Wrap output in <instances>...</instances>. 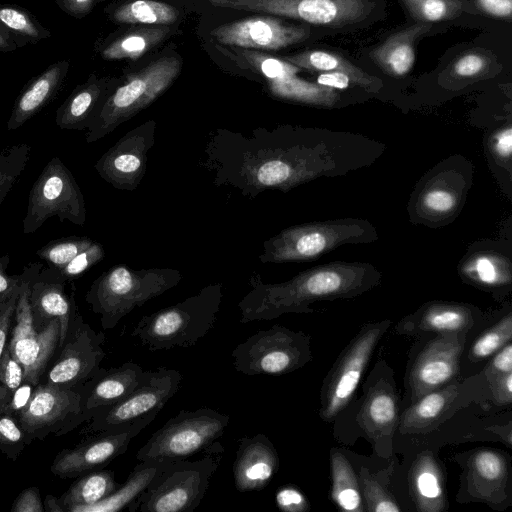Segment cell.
<instances>
[{
	"instance_id": "5b68a950",
	"label": "cell",
	"mask_w": 512,
	"mask_h": 512,
	"mask_svg": "<svg viewBox=\"0 0 512 512\" xmlns=\"http://www.w3.org/2000/svg\"><path fill=\"white\" fill-rule=\"evenodd\" d=\"M378 238L375 227L356 218L313 222L288 228L266 244V261H311L345 244Z\"/></svg>"
},
{
	"instance_id": "8992f818",
	"label": "cell",
	"mask_w": 512,
	"mask_h": 512,
	"mask_svg": "<svg viewBox=\"0 0 512 512\" xmlns=\"http://www.w3.org/2000/svg\"><path fill=\"white\" fill-rule=\"evenodd\" d=\"M229 421V415L208 407L181 410L152 434L136 453V459H188L216 442L223 435Z\"/></svg>"
},
{
	"instance_id": "6125c7cd",
	"label": "cell",
	"mask_w": 512,
	"mask_h": 512,
	"mask_svg": "<svg viewBox=\"0 0 512 512\" xmlns=\"http://www.w3.org/2000/svg\"><path fill=\"white\" fill-rule=\"evenodd\" d=\"M97 0H55L57 6L73 18H83L93 9Z\"/></svg>"
},
{
	"instance_id": "9f6ffc18",
	"label": "cell",
	"mask_w": 512,
	"mask_h": 512,
	"mask_svg": "<svg viewBox=\"0 0 512 512\" xmlns=\"http://www.w3.org/2000/svg\"><path fill=\"white\" fill-rule=\"evenodd\" d=\"M487 379L489 381L494 400L498 404H510L512 400V372L499 374Z\"/></svg>"
},
{
	"instance_id": "db71d44e",
	"label": "cell",
	"mask_w": 512,
	"mask_h": 512,
	"mask_svg": "<svg viewBox=\"0 0 512 512\" xmlns=\"http://www.w3.org/2000/svg\"><path fill=\"white\" fill-rule=\"evenodd\" d=\"M491 150L501 162L511 161L512 128L510 125L498 130L491 138Z\"/></svg>"
},
{
	"instance_id": "f546056e",
	"label": "cell",
	"mask_w": 512,
	"mask_h": 512,
	"mask_svg": "<svg viewBox=\"0 0 512 512\" xmlns=\"http://www.w3.org/2000/svg\"><path fill=\"white\" fill-rule=\"evenodd\" d=\"M460 273L481 288H502L511 284V261L503 253L479 250L467 255L460 266Z\"/></svg>"
},
{
	"instance_id": "8fae6325",
	"label": "cell",
	"mask_w": 512,
	"mask_h": 512,
	"mask_svg": "<svg viewBox=\"0 0 512 512\" xmlns=\"http://www.w3.org/2000/svg\"><path fill=\"white\" fill-rule=\"evenodd\" d=\"M182 375L178 370L159 367L146 371L143 381L117 403L92 413L90 429L113 431L131 427L136 422L155 418L178 392Z\"/></svg>"
},
{
	"instance_id": "1f68e13d",
	"label": "cell",
	"mask_w": 512,
	"mask_h": 512,
	"mask_svg": "<svg viewBox=\"0 0 512 512\" xmlns=\"http://www.w3.org/2000/svg\"><path fill=\"white\" fill-rule=\"evenodd\" d=\"M468 469L469 482L474 488V493L486 500L495 497L507 480V461L502 454L494 450L476 451L469 460Z\"/></svg>"
},
{
	"instance_id": "bcb514c9",
	"label": "cell",
	"mask_w": 512,
	"mask_h": 512,
	"mask_svg": "<svg viewBox=\"0 0 512 512\" xmlns=\"http://www.w3.org/2000/svg\"><path fill=\"white\" fill-rule=\"evenodd\" d=\"M359 484L363 504L372 512H399L401 509L393 496L363 470Z\"/></svg>"
},
{
	"instance_id": "6da1fadb",
	"label": "cell",
	"mask_w": 512,
	"mask_h": 512,
	"mask_svg": "<svg viewBox=\"0 0 512 512\" xmlns=\"http://www.w3.org/2000/svg\"><path fill=\"white\" fill-rule=\"evenodd\" d=\"M380 272L371 264L332 262L301 272L278 284L253 279L252 290L238 303L240 323L272 320L286 313H310L323 300L353 298L377 286Z\"/></svg>"
},
{
	"instance_id": "91938a15",
	"label": "cell",
	"mask_w": 512,
	"mask_h": 512,
	"mask_svg": "<svg viewBox=\"0 0 512 512\" xmlns=\"http://www.w3.org/2000/svg\"><path fill=\"white\" fill-rule=\"evenodd\" d=\"M11 511L13 512H43L44 507L36 487L24 490L14 501Z\"/></svg>"
},
{
	"instance_id": "f6af8a7d",
	"label": "cell",
	"mask_w": 512,
	"mask_h": 512,
	"mask_svg": "<svg viewBox=\"0 0 512 512\" xmlns=\"http://www.w3.org/2000/svg\"><path fill=\"white\" fill-rule=\"evenodd\" d=\"M24 381L22 365L12 357L6 346L0 361V415L9 404L14 392Z\"/></svg>"
},
{
	"instance_id": "5bb4252c",
	"label": "cell",
	"mask_w": 512,
	"mask_h": 512,
	"mask_svg": "<svg viewBox=\"0 0 512 512\" xmlns=\"http://www.w3.org/2000/svg\"><path fill=\"white\" fill-rule=\"evenodd\" d=\"M84 385V384H83ZM38 383L17 421L28 439L44 437L64 424L91 418L84 412V389Z\"/></svg>"
},
{
	"instance_id": "cb8c5ba5",
	"label": "cell",
	"mask_w": 512,
	"mask_h": 512,
	"mask_svg": "<svg viewBox=\"0 0 512 512\" xmlns=\"http://www.w3.org/2000/svg\"><path fill=\"white\" fill-rule=\"evenodd\" d=\"M69 67L68 60H60L29 80L14 102L7 121L9 131L23 126L57 95L66 80Z\"/></svg>"
},
{
	"instance_id": "4fadbf2b",
	"label": "cell",
	"mask_w": 512,
	"mask_h": 512,
	"mask_svg": "<svg viewBox=\"0 0 512 512\" xmlns=\"http://www.w3.org/2000/svg\"><path fill=\"white\" fill-rule=\"evenodd\" d=\"M218 7L285 16L309 24L343 27L363 21L373 11L370 0H220Z\"/></svg>"
},
{
	"instance_id": "3957f363",
	"label": "cell",
	"mask_w": 512,
	"mask_h": 512,
	"mask_svg": "<svg viewBox=\"0 0 512 512\" xmlns=\"http://www.w3.org/2000/svg\"><path fill=\"white\" fill-rule=\"evenodd\" d=\"M216 441L195 461H171L128 509L130 512H192L208 489L223 454Z\"/></svg>"
},
{
	"instance_id": "d590c367",
	"label": "cell",
	"mask_w": 512,
	"mask_h": 512,
	"mask_svg": "<svg viewBox=\"0 0 512 512\" xmlns=\"http://www.w3.org/2000/svg\"><path fill=\"white\" fill-rule=\"evenodd\" d=\"M332 473L331 497L343 511L362 512L364 504L359 480L347 458L333 449L330 457Z\"/></svg>"
},
{
	"instance_id": "6f0895ef",
	"label": "cell",
	"mask_w": 512,
	"mask_h": 512,
	"mask_svg": "<svg viewBox=\"0 0 512 512\" xmlns=\"http://www.w3.org/2000/svg\"><path fill=\"white\" fill-rule=\"evenodd\" d=\"M35 387L36 385L33 383L24 380L14 392L3 414H8L16 418L19 412L28 405Z\"/></svg>"
},
{
	"instance_id": "4dcf8cb0",
	"label": "cell",
	"mask_w": 512,
	"mask_h": 512,
	"mask_svg": "<svg viewBox=\"0 0 512 512\" xmlns=\"http://www.w3.org/2000/svg\"><path fill=\"white\" fill-rule=\"evenodd\" d=\"M411 487L419 511L439 512L445 508L441 471L431 455L420 456L414 464L411 471Z\"/></svg>"
},
{
	"instance_id": "f1b7e54d",
	"label": "cell",
	"mask_w": 512,
	"mask_h": 512,
	"mask_svg": "<svg viewBox=\"0 0 512 512\" xmlns=\"http://www.w3.org/2000/svg\"><path fill=\"white\" fill-rule=\"evenodd\" d=\"M363 430L374 440L393 435L398 422V400L387 382L373 385L358 415Z\"/></svg>"
},
{
	"instance_id": "603a6c76",
	"label": "cell",
	"mask_w": 512,
	"mask_h": 512,
	"mask_svg": "<svg viewBox=\"0 0 512 512\" xmlns=\"http://www.w3.org/2000/svg\"><path fill=\"white\" fill-rule=\"evenodd\" d=\"M478 310L462 303L430 302L403 318L395 327L400 334L467 332L475 323Z\"/></svg>"
},
{
	"instance_id": "c3c4849f",
	"label": "cell",
	"mask_w": 512,
	"mask_h": 512,
	"mask_svg": "<svg viewBox=\"0 0 512 512\" xmlns=\"http://www.w3.org/2000/svg\"><path fill=\"white\" fill-rule=\"evenodd\" d=\"M103 257V247L101 244L93 242L88 248L77 254L66 265L56 270L66 282L71 281L101 261Z\"/></svg>"
},
{
	"instance_id": "d6a6232c",
	"label": "cell",
	"mask_w": 512,
	"mask_h": 512,
	"mask_svg": "<svg viewBox=\"0 0 512 512\" xmlns=\"http://www.w3.org/2000/svg\"><path fill=\"white\" fill-rule=\"evenodd\" d=\"M456 395V385H450L431 391L415 400L402 414L400 431L403 433L418 432L431 426L440 419Z\"/></svg>"
},
{
	"instance_id": "8d00e7d4",
	"label": "cell",
	"mask_w": 512,
	"mask_h": 512,
	"mask_svg": "<svg viewBox=\"0 0 512 512\" xmlns=\"http://www.w3.org/2000/svg\"><path fill=\"white\" fill-rule=\"evenodd\" d=\"M179 11L156 0H135L110 10L109 18L118 24L170 25L177 21Z\"/></svg>"
},
{
	"instance_id": "d4e9b609",
	"label": "cell",
	"mask_w": 512,
	"mask_h": 512,
	"mask_svg": "<svg viewBox=\"0 0 512 512\" xmlns=\"http://www.w3.org/2000/svg\"><path fill=\"white\" fill-rule=\"evenodd\" d=\"M146 371L137 363L127 361L119 367L101 370L83 385L84 412L111 406L132 392L145 378Z\"/></svg>"
},
{
	"instance_id": "e7e4bbea",
	"label": "cell",
	"mask_w": 512,
	"mask_h": 512,
	"mask_svg": "<svg viewBox=\"0 0 512 512\" xmlns=\"http://www.w3.org/2000/svg\"><path fill=\"white\" fill-rule=\"evenodd\" d=\"M45 507H44V510L48 511V512H63V508L61 507V505L59 504L58 502V499H56L55 497H53L52 495H48L45 499V502L43 504Z\"/></svg>"
},
{
	"instance_id": "2e32d148",
	"label": "cell",
	"mask_w": 512,
	"mask_h": 512,
	"mask_svg": "<svg viewBox=\"0 0 512 512\" xmlns=\"http://www.w3.org/2000/svg\"><path fill=\"white\" fill-rule=\"evenodd\" d=\"M310 27L282 21L270 15H255L219 25L210 35L220 44L252 50H279L303 42Z\"/></svg>"
},
{
	"instance_id": "30bf717a",
	"label": "cell",
	"mask_w": 512,
	"mask_h": 512,
	"mask_svg": "<svg viewBox=\"0 0 512 512\" xmlns=\"http://www.w3.org/2000/svg\"><path fill=\"white\" fill-rule=\"evenodd\" d=\"M52 216L80 226L86 219L81 189L72 172L57 156L45 165L31 187L23 233H34Z\"/></svg>"
},
{
	"instance_id": "b9f144b4",
	"label": "cell",
	"mask_w": 512,
	"mask_h": 512,
	"mask_svg": "<svg viewBox=\"0 0 512 512\" xmlns=\"http://www.w3.org/2000/svg\"><path fill=\"white\" fill-rule=\"evenodd\" d=\"M511 339L512 315L508 313L476 339L470 349L469 356L474 361H482L510 343Z\"/></svg>"
},
{
	"instance_id": "ffe728a7",
	"label": "cell",
	"mask_w": 512,
	"mask_h": 512,
	"mask_svg": "<svg viewBox=\"0 0 512 512\" xmlns=\"http://www.w3.org/2000/svg\"><path fill=\"white\" fill-rule=\"evenodd\" d=\"M103 333L79 322L55 364L47 374V382L62 387H78L92 379L100 370L105 356Z\"/></svg>"
},
{
	"instance_id": "e575fe53",
	"label": "cell",
	"mask_w": 512,
	"mask_h": 512,
	"mask_svg": "<svg viewBox=\"0 0 512 512\" xmlns=\"http://www.w3.org/2000/svg\"><path fill=\"white\" fill-rule=\"evenodd\" d=\"M169 32L166 27L137 29L106 41L99 52L105 60H136L161 43Z\"/></svg>"
},
{
	"instance_id": "7c38bea8",
	"label": "cell",
	"mask_w": 512,
	"mask_h": 512,
	"mask_svg": "<svg viewBox=\"0 0 512 512\" xmlns=\"http://www.w3.org/2000/svg\"><path fill=\"white\" fill-rule=\"evenodd\" d=\"M390 320L366 324L338 357L322 389L320 417L332 421L355 393L373 350Z\"/></svg>"
},
{
	"instance_id": "ab89813d",
	"label": "cell",
	"mask_w": 512,
	"mask_h": 512,
	"mask_svg": "<svg viewBox=\"0 0 512 512\" xmlns=\"http://www.w3.org/2000/svg\"><path fill=\"white\" fill-rule=\"evenodd\" d=\"M31 150L28 143L15 144L0 150V206L23 173Z\"/></svg>"
},
{
	"instance_id": "11a10c76",
	"label": "cell",
	"mask_w": 512,
	"mask_h": 512,
	"mask_svg": "<svg viewBox=\"0 0 512 512\" xmlns=\"http://www.w3.org/2000/svg\"><path fill=\"white\" fill-rule=\"evenodd\" d=\"M10 257L5 254L0 257V303L9 299L20 288L21 274L8 275L6 269L9 265Z\"/></svg>"
},
{
	"instance_id": "9a60e30c",
	"label": "cell",
	"mask_w": 512,
	"mask_h": 512,
	"mask_svg": "<svg viewBox=\"0 0 512 512\" xmlns=\"http://www.w3.org/2000/svg\"><path fill=\"white\" fill-rule=\"evenodd\" d=\"M450 160L438 165L418 187L415 199L417 220L440 223L452 219L460 211L471 182V171Z\"/></svg>"
},
{
	"instance_id": "f907efd6",
	"label": "cell",
	"mask_w": 512,
	"mask_h": 512,
	"mask_svg": "<svg viewBox=\"0 0 512 512\" xmlns=\"http://www.w3.org/2000/svg\"><path fill=\"white\" fill-rule=\"evenodd\" d=\"M257 180L264 186H280L286 182L296 181L292 169L282 159L265 162L258 169Z\"/></svg>"
},
{
	"instance_id": "60d3db41",
	"label": "cell",
	"mask_w": 512,
	"mask_h": 512,
	"mask_svg": "<svg viewBox=\"0 0 512 512\" xmlns=\"http://www.w3.org/2000/svg\"><path fill=\"white\" fill-rule=\"evenodd\" d=\"M93 241L86 236H68L52 240L36 251V255L50 267L60 269Z\"/></svg>"
},
{
	"instance_id": "680465c9",
	"label": "cell",
	"mask_w": 512,
	"mask_h": 512,
	"mask_svg": "<svg viewBox=\"0 0 512 512\" xmlns=\"http://www.w3.org/2000/svg\"><path fill=\"white\" fill-rule=\"evenodd\" d=\"M512 372V344L511 342L497 351L486 369V377Z\"/></svg>"
},
{
	"instance_id": "be15d7a7",
	"label": "cell",
	"mask_w": 512,
	"mask_h": 512,
	"mask_svg": "<svg viewBox=\"0 0 512 512\" xmlns=\"http://www.w3.org/2000/svg\"><path fill=\"white\" fill-rule=\"evenodd\" d=\"M23 47L20 42L0 25V52H12Z\"/></svg>"
},
{
	"instance_id": "f35d334b",
	"label": "cell",
	"mask_w": 512,
	"mask_h": 512,
	"mask_svg": "<svg viewBox=\"0 0 512 512\" xmlns=\"http://www.w3.org/2000/svg\"><path fill=\"white\" fill-rule=\"evenodd\" d=\"M285 60L301 69L311 72L328 73L340 71L365 80L378 79L365 73L344 57L323 50L303 51L298 54L288 56Z\"/></svg>"
},
{
	"instance_id": "7bdbcfd3",
	"label": "cell",
	"mask_w": 512,
	"mask_h": 512,
	"mask_svg": "<svg viewBox=\"0 0 512 512\" xmlns=\"http://www.w3.org/2000/svg\"><path fill=\"white\" fill-rule=\"evenodd\" d=\"M419 22L432 23L457 17L462 11L460 0H402Z\"/></svg>"
},
{
	"instance_id": "ac0fdd59",
	"label": "cell",
	"mask_w": 512,
	"mask_h": 512,
	"mask_svg": "<svg viewBox=\"0 0 512 512\" xmlns=\"http://www.w3.org/2000/svg\"><path fill=\"white\" fill-rule=\"evenodd\" d=\"M467 332L438 333L418 354L409 373V389L414 402L444 387L458 373Z\"/></svg>"
},
{
	"instance_id": "9c48e42d",
	"label": "cell",
	"mask_w": 512,
	"mask_h": 512,
	"mask_svg": "<svg viewBox=\"0 0 512 512\" xmlns=\"http://www.w3.org/2000/svg\"><path fill=\"white\" fill-rule=\"evenodd\" d=\"M181 67L180 57L166 55L134 74L107 98L99 115L87 128L86 141L91 143L100 139L128 115L148 105L172 84Z\"/></svg>"
},
{
	"instance_id": "681fc988",
	"label": "cell",
	"mask_w": 512,
	"mask_h": 512,
	"mask_svg": "<svg viewBox=\"0 0 512 512\" xmlns=\"http://www.w3.org/2000/svg\"><path fill=\"white\" fill-rule=\"evenodd\" d=\"M316 83L333 89H346L351 85H358L372 91L382 86L380 79L365 80L345 72H328L318 75Z\"/></svg>"
},
{
	"instance_id": "ba28073f",
	"label": "cell",
	"mask_w": 512,
	"mask_h": 512,
	"mask_svg": "<svg viewBox=\"0 0 512 512\" xmlns=\"http://www.w3.org/2000/svg\"><path fill=\"white\" fill-rule=\"evenodd\" d=\"M231 356L236 371L248 376L287 374L312 359L310 336L273 325L238 344Z\"/></svg>"
},
{
	"instance_id": "816d5d0a",
	"label": "cell",
	"mask_w": 512,
	"mask_h": 512,
	"mask_svg": "<svg viewBox=\"0 0 512 512\" xmlns=\"http://www.w3.org/2000/svg\"><path fill=\"white\" fill-rule=\"evenodd\" d=\"M277 507L284 512H306L310 509L305 495L293 485H285L275 494Z\"/></svg>"
},
{
	"instance_id": "83f0119b",
	"label": "cell",
	"mask_w": 512,
	"mask_h": 512,
	"mask_svg": "<svg viewBox=\"0 0 512 512\" xmlns=\"http://www.w3.org/2000/svg\"><path fill=\"white\" fill-rule=\"evenodd\" d=\"M431 29V23L418 22L389 36L370 52V58L386 74H407L415 62V42Z\"/></svg>"
},
{
	"instance_id": "94428289",
	"label": "cell",
	"mask_w": 512,
	"mask_h": 512,
	"mask_svg": "<svg viewBox=\"0 0 512 512\" xmlns=\"http://www.w3.org/2000/svg\"><path fill=\"white\" fill-rule=\"evenodd\" d=\"M476 3L487 15L500 19H511L512 0H476Z\"/></svg>"
},
{
	"instance_id": "44dd1931",
	"label": "cell",
	"mask_w": 512,
	"mask_h": 512,
	"mask_svg": "<svg viewBox=\"0 0 512 512\" xmlns=\"http://www.w3.org/2000/svg\"><path fill=\"white\" fill-rule=\"evenodd\" d=\"M278 468V452L265 434L257 433L238 440L233 477L239 492L263 490Z\"/></svg>"
},
{
	"instance_id": "e0dca14e",
	"label": "cell",
	"mask_w": 512,
	"mask_h": 512,
	"mask_svg": "<svg viewBox=\"0 0 512 512\" xmlns=\"http://www.w3.org/2000/svg\"><path fill=\"white\" fill-rule=\"evenodd\" d=\"M246 65L260 73L270 91L278 97L293 101L332 106L338 100L335 89L309 82L297 76L301 68L258 50L231 47Z\"/></svg>"
},
{
	"instance_id": "484cf974",
	"label": "cell",
	"mask_w": 512,
	"mask_h": 512,
	"mask_svg": "<svg viewBox=\"0 0 512 512\" xmlns=\"http://www.w3.org/2000/svg\"><path fill=\"white\" fill-rule=\"evenodd\" d=\"M111 88L110 80L90 75L58 107L55 114L56 125L65 130L87 129L99 115L111 94Z\"/></svg>"
},
{
	"instance_id": "d6986e66",
	"label": "cell",
	"mask_w": 512,
	"mask_h": 512,
	"mask_svg": "<svg viewBox=\"0 0 512 512\" xmlns=\"http://www.w3.org/2000/svg\"><path fill=\"white\" fill-rule=\"evenodd\" d=\"M154 418H146L131 427L102 431L73 449L63 450L52 463L51 471L59 477H77L101 469L126 452L130 441Z\"/></svg>"
},
{
	"instance_id": "7dc6e473",
	"label": "cell",
	"mask_w": 512,
	"mask_h": 512,
	"mask_svg": "<svg viewBox=\"0 0 512 512\" xmlns=\"http://www.w3.org/2000/svg\"><path fill=\"white\" fill-rule=\"evenodd\" d=\"M29 440L15 417L0 415V450L9 457H17Z\"/></svg>"
},
{
	"instance_id": "52a82bcc",
	"label": "cell",
	"mask_w": 512,
	"mask_h": 512,
	"mask_svg": "<svg viewBox=\"0 0 512 512\" xmlns=\"http://www.w3.org/2000/svg\"><path fill=\"white\" fill-rule=\"evenodd\" d=\"M43 265L34 262L24 267L15 309V326L7 343L8 349L24 369V380L40 383L48 363L59 347L60 322L52 319L42 329L34 326L30 306L31 285Z\"/></svg>"
},
{
	"instance_id": "836d02e7",
	"label": "cell",
	"mask_w": 512,
	"mask_h": 512,
	"mask_svg": "<svg viewBox=\"0 0 512 512\" xmlns=\"http://www.w3.org/2000/svg\"><path fill=\"white\" fill-rule=\"evenodd\" d=\"M119 486L112 470H93L75 482L58 502L64 511L78 506H89L106 498Z\"/></svg>"
},
{
	"instance_id": "7a4b0ae2",
	"label": "cell",
	"mask_w": 512,
	"mask_h": 512,
	"mask_svg": "<svg viewBox=\"0 0 512 512\" xmlns=\"http://www.w3.org/2000/svg\"><path fill=\"white\" fill-rule=\"evenodd\" d=\"M222 285H209L175 305L143 316L131 336L149 351L196 345L213 328L220 310Z\"/></svg>"
},
{
	"instance_id": "03108f58",
	"label": "cell",
	"mask_w": 512,
	"mask_h": 512,
	"mask_svg": "<svg viewBox=\"0 0 512 512\" xmlns=\"http://www.w3.org/2000/svg\"><path fill=\"white\" fill-rule=\"evenodd\" d=\"M210 1L212 2V1H220V0H210Z\"/></svg>"
},
{
	"instance_id": "7402d4cb",
	"label": "cell",
	"mask_w": 512,
	"mask_h": 512,
	"mask_svg": "<svg viewBox=\"0 0 512 512\" xmlns=\"http://www.w3.org/2000/svg\"><path fill=\"white\" fill-rule=\"evenodd\" d=\"M65 283L55 268L41 269L32 282L30 292L31 312L37 330L42 329L52 319L59 320V347L67 339L70 320L75 312L73 299L65 293Z\"/></svg>"
},
{
	"instance_id": "ee69618b",
	"label": "cell",
	"mask_w": 512,
	"mask_h": 512,
	"mask_svg": "<svg viewBox=\"0 0 512 512\" xmlns=\"http://www.w3.org/2000/svg\"><path fill=\"white\" fill-rule=\"evenodd\" d=\"M493 61L488 53L473 50L456 58L448 69V78L457 81H472L488 73Z\"/></svg>"
},
{
	"instance_id": "f5cc1de1",
	"label": "cell",
	"mask_w": 512,
	"mask_h": 512,
	"mask_svg": "<svg viewBox=\"0 0 512 512\" xmlns=\"http://www.w3.org/2000/svg\"><path fill=\"white\" fill-rule=\"evenodd\" d=\"M18 293L19 290L9 299L0 303V361L8 343V333L15 315Z\"/></svg>"
},
{
	"instance_id": "74e56055",
	"label": "cell",
	"mask_w": 512,
	"mask_h": 512,
	"mask_svg": "<svg viewBox=\"0 0 512 512\" xmlns=\"http://www.w3.org/2000/svg\"><path fill=\"white\" fill-rule=\"evenodd\" d=\"M0 25L22 46L36 44L51 37L49 29L44 27L26 8L17 4H0Z\"/></svg>"
},
{
	"instance_id": "4316f807",
	"label": "cell",
	"mask_w": 512,
	"mask_h": 512,
	"mask_svg": "<svg viewBox=\"0 0 512 512\" xmlns=\"http://www.w3.org/2000/svg\"><path fill=\"white\" fill-rule=\"evenodd\" d=\"M169 462L154 458L139 461L126 481L109 496L89 506L71 508L69 512H118L129 509Z\"/></svg>"
},
{
	"instance_id": "277c9868",
	"label": "cell",
	"mask_w": 512,
	"mask_h": 512,
	"mask_svg": "<svg viewBox=\"0 0 512 512\" xmlns=\"http://www.w3.org/2000/svg\"><path fill=\"white\" fill-rule=\"evenodd\" d=\"M173 270H130L114 266L91 285L86 301L101 315L104 329L114 328L135 307L159 296L180 281Z\"/></svg>"
}]
</instances>
